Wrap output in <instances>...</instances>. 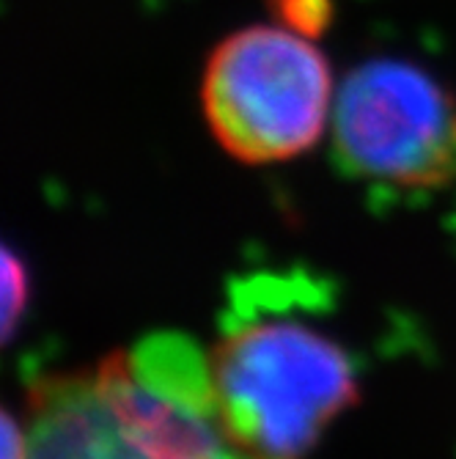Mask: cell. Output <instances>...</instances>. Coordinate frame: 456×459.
<instances>
[{
    "label": "cell",
    "mask_w": 456,
    "mask_h": 459,
    "mask_svg": "<svg viewBox=\"0 0 456 459\" xmlns=\"http://www.w3.org/2000/svg\"><path fill=\"white\" fill-rule=\"evenodd\" d=\"M336 289L311 267H256L226 286L210 355L223 424L247 459H305L360 396Z\"/></svg>",
    "instance_id": "obj_1"
},
{
    "label": "cell",
    "mask_w": 456,
    "mask_h": 459,
    "mask_svg": "<svg viewBox=\"0 0 456 459\" xmlns=\"http://www.w3.org/2000/svg\"><path fill=\"white\" fill-rule=\"evenodd\" d=\"M22 421L25 459H247L223 424L210 355L174 330L39 377Z\"/></svg>",
    "instance_id": "obj_2"
},
{
    "label": "cell",
    "mask_w": 456,
    "mask_h": 459,
    "mask_svg": "<svg viewBox=\"0 0 456 459\" xmlns=\"http://www.w3.org/2000/svg\"><path fill=\"white\" fill-rule=\"evenodd\" d=\"M336 94L314 39L275 22L228 33L201 77L206 127L223 152L251 165L286 162L316 146Z\"/></svg>",
    "instance_id": "obj_3"
},
{
    "label": "cell",
    "mask_w": 456,
    "mask_h": 459,
    "mask_svg": "<svg viewBox=\"0 0 456 459\" xmlns=\"http://www.w3.org/2000/svg\"><path fill=\"white\" fill-rule=\"evenodd\" d=\"M333 149L344 174L371 187L443 190L456 179V94L409 61H366L336 94Z\"/></svg>",
    "instance_id": "obj_4"
},
{
    "label": "cell",
    "mask_w": 456,
    "mask_h": 459,
    "mask_svg": "<svg viewBox=\"0 0 456 459\" xmlns=\"http://www.w3.org/2000/svg\"><path fill=\"white\" fill-rule=\"evenodd\" d=\"M30 270L12 245H4V339L12 342L28 314Z\"/></svg>",
    "instance_id": "obj_5"
},
{
    "label": "cell",
    "mask_w": 456,
    "mask_h": 459,
    "mask_svg": "<svg viewBox=\"0 0 456 459\" xmlns=\"http://www.w3.org/2000/svg\"><path fill=\"white\" fill-rule=\"evenodd\" d=\"M267 9L275 25L305 39H319L333 22V0H267Z\"/></svg>",
    "instance_id": "obj_6"
}]
</instances>
